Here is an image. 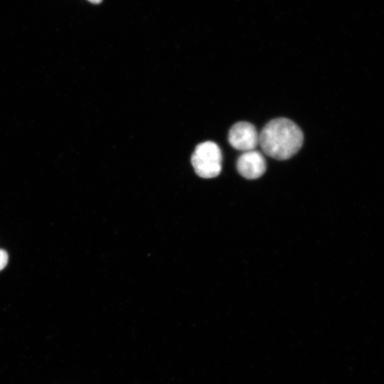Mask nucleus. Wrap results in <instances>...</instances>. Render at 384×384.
Returning a JSON list of instances; mask_svg holds the SVG:
<instances>
[{"mask_svg": "<svg viewBox=\"0 0 384 384\" xmlns=\"http://www.w3.org/2000/svg\"><path fill=\"white\" fill-rule=\"evenodd\" d=\"M304 135L300 128L292 120L280 117L270 120L259 134V144L267 156L286 160L301 149Z\"/></svg>", "mask_w": 384, "mask_h": 384, "instance_id": "f257e3e1", "label": "nucleus"}, {"mask_svg": "<svg viewBox=\"0 0 384 384\" xmlns=\"http://www.w3.org/2000/svg\"><path fill=\"white\" fill-rule=\"evenodd\" d=\"M195 172L201 178H211L219 175L222 169V153L213 142L207 141L196 146L191 156Z\"/></svg>", "mask_w": 384, "mask_h": 384, "instance_id": "f03ea898", "label": "nucleus"}, {"mask_svg": "<svg viewBox=\"0 0 384 384\" xmlns=\"http://www.w3.org/2000/svg\"><path fill=\"white\" fill-rule=\"evenodd\" d=\"M228 141L230 145L237 150L251 151L259 144V134L252 124L247 122H238L230 129Z\"/></svg>", "mask_w": 384, "mask_h": 384, "instance_id": "7ed1b4c3", "label": "nucleus"}, {"mask_svg": "<svg viewBox=\"0 0 384 384\" xmlns=\"http://www.w3.org/2000/svg\"><path fill=\"white\" fill-rule=\"evenodd\" d=\"M266 161L263 155L257 150L245 151L237 161L239 174L247 179L260 177L266 170Z\"/></svg>", "mask_w": 384, "mask_h": 384, "instance_id": "20e7f679", "label": "nucleus"}, {"mask_svg": "<svg viewBox=\"0 0 384 384\" xmlns=\"http://www.w3.org/2000/svg\"><path fill=\"white\" fill-rule=\"evenodd\" d=\"M9 256L6 251L0 249V271L3 270L8 263Z\"/></svg>", "mask_w": 384, "mask_h": 384, "instance_id": "39448f33", "label": "nucleus"}, {"mask_svg": "<svg viewBox=\"0 0 384 384\" xmlns=\"http://www.w3.org/2000/svg\"><path fill=\"white\" fill-rule=\"evenodd\" d=\"M88 1H90V2L93 4H99L101 2L102 0H88Z\"/></svg>", "mask_w": 384, "mask_h": 384, "instance_id": "423d86ee", "label": "nucleus"}]
</instances>
